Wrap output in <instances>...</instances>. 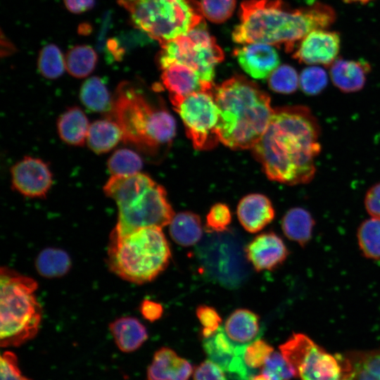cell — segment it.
<instances>
[{
    "label": "cell",
    "instance_id": "1",
    "mask_svg": "<svg viewBox=\"0 0 380 380\" xmlns=\"http://www.w3.org/2000/svg\"><path fill=\"white\" fill-rule=\"evenodd\" d=\"M320 128L303 106L274 109L270 122L253 147V154L272 181L295 185L310 182L321 151Z\"/></svg>",
    "mask_w": 380,
    "mask_h": 380
},
{
    "label": "cell",
    "instance_id": "2",
    "mask_svg": "<svg viewBox=\"0 0 380 380\" xmlns=\"http://www.w3.org/2000/svg\"><path fill=\"white\" fill-rule=\"evenodd\" d=\"M239 18L232 32L234 42L283 45L291 51L312 30L330 27L336 14L331 6L322 2L291 8L283 0H246L241 4Z\"/></svg>",
    "mask_w": 380,
    "mask_h": 380
},
{
    "label": "cell",
    "instance_id": "3",
    "mask_svg": "<svg viewBox=\"0 0 380 380\" xmlns=\"http://www.w3.org/2000/svg\"><path fill=\"white\" fill-rule=\"evenodd\" d=\"M213 94L220 111L219 141L232 149H253L274 113L269 95L241 75L225 80Z\"/></svg>",
    "mask_w": 380,
    "mask_h": 380
},
{
    "label": "cell",
    "instance_id": "4",
    "mask_svg": "<svg viewBox=\"0 0 380 380\" xmlns=\"http://www.w3.org/2000/svg\"><path fill=\"white\" fill-rule=\"evenodd\" d=\"M107 118L120 127L122 141L146 154H154L174 138L176 124L163 107L153 104L129 82L119 84Z\"/></svg>",
    "mask_w": 380,
    "mask_h": 380
},
{
    "label": "cell",
    "instance_id": "5",
    "mask_svg": "<svg viewBox=\"0 0 380 380\" xmlns=\"http://www.w3.org/2000/svg\"><path fill=\"white\" fill-rule=\"evenodd\" d=\"M103 191L118 209L111 235L121 236L144 227L163 228L175 216L165 190L147 175H111Z\"/></svg>",
    "mask_w": 380,
    "mask_h": 380
},
{
    "label": "cell",
    "instance_id": "6",
    "mask_svg": "<svg viewBox=\"0 0 380 380\" xmlns=\"http://www.w3.org/2000/svg\"><path fill=\"white\" fill-rule=\"evenodd\" d=\"M171 251L162 228L138 229L110 236L108 265L116 275L141 284L157 277L169 265Z\"/></svg>",
    "mask_w": 380,
    "mask_h": 380
},
{
    "label": "cell",
    "instance_id": "7",
    "mask_svg": "<svg viewBox=\"0 0 380 380\" xmlns=\"http://www.w3.org/2000/svg\"><path fill=\"white\" fill-rule=\"evenodd\" d=\"M37 282L7 267L0 275V343L19 346L34 338L42 319L35 291Z\"/></svg>",
    "mask_w": 380,
    "mask_h": 380
},
{
    "label": "cell",
    "instance_id": "8",
    "mask_svg": "<svg viewBox=\"0 0 380 380\" xmlns=\"http://www.w3.org/2000/svg\"><path fill=\"white\" fill-rule=\"evenodd\" d=\"M128 11L137 28L160 46L186 34L203 20L195 0H135Z\"/></svg>",
    "mask_w": 380,
    "mask_h": 380
},
{
    "label": "cell",
    "instance_id": "9",
    "mask_svg": "<svg viewBox=\"0 0 380 380\" xmlns=\"http://www.w3.org/2000/svg\"><path fill=\"white\" fill-rule=\"evenodd\" d=\"M196 255L207 277L229 288L240 286L248 277L245 248L232 232L214 233L197 247Z\"/></svg>",
    "mask_w": 380,
    "mask_h": 380
},
{
    "label": "cell",
    "instance_id": "10",
    "mask_svg": "<svg viewBox=\"0 0 380 380\" xmlns=\"http://www.w3.org/2000/svg\"><path fill=\"white\" fill-rule=\"evenodd\" d=\"M158 64L182 63L196 72L205 82L213 84L216 65L224 59L222 49L203 20L186 34L161 46Z\"/></svg>",
    "mask_w": 380,
    "mask_h": 380
},
{
    "label": "cell",
    "instance_id": "11",
    "mask_svg": "<svg viewBox=\"0 0 380 380\" xmlns=\"http://www.w3.org/2000/svg\"><path fill=\"white\" fill-rule=\"evenodd\" d=\"M279 350L300 380H341L351 372L348 358L329 353L303 334H293Z\"/></svg>",
    "mask_w": 380,
    "mask_h": 380
},
{
    "label": "cell",
    "instance_id": "12",
    "mask_svg": "<svg viewBox=\"0 0 380 380\" xmlns=\"http://www.w3.org/2000/svg\"><path fill=\"white\" fill-rule=\"evenodd\" d=\"M213 89L195 91L175 107L187 137L198 150L210 149L220 141L217 134L220 111Z\"/></svg>",
    "mask_w": 380,
    "mask_h": 380
},
{
    "label": "cell",
    "instance_id": "13",
    "mask_svg": "<svg viewBox=\"0 0 380 380\" xmlns=\"http://www.w3.org/2000/svg\"><path fill=\"white\" fill-rule=\"evenodd\" d=\"M340 34L335 31L317 29L308 33L296 46L293 57L309 65L331 66L337 59Z\"/></svg>",
    "mask_w": 380,
    "mask_h": 380
},
{
    "label": "cell",
    "instance_id": "14",
    "mask_svg": "<svg viewBox=\"0 0 380 380\" xmlns=\"http://www.w3.org/2000/svg\"><path fill=\"white\" fill-rule=\"evenodd\" d=\"M12 187L30 198L45 197L52 184L48 165L39 158L25 156L11 169Z\"/></svg>",
    "mask_w": 380,
    "mask_h": 380
},
{
    "label": "cell",
    "instance_id": "15",
    "mask_svg": "<svg viewBox=\"0 0 380 380\" xmlns=\"http://www.w3.org/2000/svg\"><path fill=\"white\" fill-rule=\"evenodd\" d=\"M158 65L163 85L168 91L174 108L195 91L214 89L213 84L203 82L195 70L182 63L169 61Z\"/></svg>",
    "mask_w": 380,
    "mask_h": 380
},
{
    "label": "cell",
    "instance_id": "16",
    "mask_svg": "<svg viewBox=\"0 0 380 380\" xmlns=\"http://www.w3.org/2000/svg\"><path fill=\"white\" fill-rule=\"evenodd\" d=\"M247 345H237L232 341L220 327L211 336L203 338V347L208 359L218 365L224 372L239 377L247 375L243 355Z\"/></svg>",
    "mask_w": 380,
    "mask_h": 380
},
{
    "label": "cell",
    "instance_id": "17",
    "mask_svg": "<svg viewBox=\"0 0 380 380\" xmlns=\"http://www.w3.org/2000/svg\"><path fill=\"white\" fill-rule=\"evenodd\" d=\"M245 252L247 260L258 272L274 270L288 255L284 241L274 232L256 236L245 248Z\"/></svg>",
    "mask_w": 380,
    "mask_h": 380
},
{
    "label": "cell",
    "instance_id": "18",
    "mask_svg": "<svg viewBox=\"0 0 380 380\" xmlns=\"http://www.w3.org/2000/svg\"><path fill=\"white\" fill-rule=\"evenodd\" d=\"M234 50L239 64L251 77L262 80L268 77L279 66V57L272 45L252 43Z\"/></svg>",
    "mask_w": 380,
    "mask_h": 380
},
{
    "label": "cell",
    "instance_id": "19",
    "mask_svg": "<svg viewBox=\"0 0 380 380\" xmlns=\"http://www.w3.org/2000/svg\"><path fill=\"white\" fill-rule=\"evenodd\" d=\"M191 363L171 348L157 350L147 368V380H189L193 373Z\"/></svg>",
    "mask_w": 380,
    "mask_h": 380
},
{
    "label": "cell",
    "instance_id": "20",
    "mask_svg": "<svg viewBox=\"0 0 380 380\" xmlns=\"http://www.w3.org/2000/svg\"><path fill=\"white\" fill-rule=\"evenodd\" d=\"M238 219L248 232L262 230L274 217V210L270 200L260 194H251L243 197L237 205Z\"/></svg>",
    "mask_w": 380,
    "mask_h": 380
},
{
    "label": "cell",
    "instance_id": "21",
    "mask_svg": "<svg viewBox=\"0 0 380 380\" xmlns=\"http://www.w3.org/2000/svg\"><path fill=\"white\" fill-rule=\"evenodd\" d=\"M370 70L371 66L366 61L337 58L331 64L329 74L338 89L350 93L362 89Z\"/></svg>",
    "mask_w": 380,
    "mask_h": 380
},
{
    "label": "cell",
    "instance_id": "22",
    "mask_svg": "<svg viewBox=\"0 0 380 380\" xmlns=\"http://www.w3.org/2000/svg\"><path fill=\"white\" fill-rule=\"evenodd\" d=\"M110 331L118 348L124 353L139 349L148 338L145 326L133 317H120L109 324Z\"/></svg>",
    "mask_w": 380,
    "mask_h": 380
},
{
    "label": "cell",
    "instance_id": "23",
    "mask_svg": "<svg viewBox=\"0 0 380 380\" xmlns=\"http://www.w3.org/2000/svg\"><path fill=\"white\" fill-rule=\"evenodd\" d=\"M224 331L234 343L248 345L259 334V317L250 310L237 309L227 319Z\"/></svg>",
    "mask_w": 380,
    "mask_h": 380
},
{
    "label": "cell",
    "instance_id": "24",
    "mask_svg": "<svg viewBox=\"0 0 380 380\" xmlns=\"http://www.w3.org/2000/svg\"><path fill=\"white\" fill-rule=\"evenodd\" d=\"M89 125L86 115L77 106L68 108L57 120V130L61 139L72 146L84 144Z\"/></svg>",
    "mask_w": 380,
    "mask_h": 380
},
{
    "label": "cell",
    "instance_id": "25",
    "mask_svg": "<svg viewBox=\"0 0 380 380\" xmlns=\"http://www.w3.org/2000/svg\"><path fill=\"white\" fill-rule=\"evenodd\" d=\"M122 132L119 125L107 118L90 124L86 141L92 151L102 154L112 150L120 141H122Z\"/></svg>",
    "mask_w": 380,
    "mask_h": 380
},
{
    "label": "cell",
    "instance_id": "26",
    "mask_svg": "<svg viewBox=\"0 0 380 380\" xmlns=\"http://www.w3.org/2000/svg\"><path fill=\"white\" fill-rule=\"evenodd\" d=\"M169 230L172 240L182 246L196 244L203 234L200 217L188 211L175 215L170 223Z\"/></svg>",
    "mask_w": 380,
    "mask_h": 380
},
{
    "label": "cell",
    "instance_id": "27",
    "mask_svg": "<svg viewBox=\"0 0 380 380\" xmlns=\"http://www.w3.org/2000/svg\"><path fill=\"white\" fill-rule=\"evenodd\" d=\"M314 224L310 213L301 208H291L281 220V228L286 236L302 246L310 241Z\"/></svg>",
    "mask_w": 380,
    "mask_h": 380
},
{
    "label": "cell",
    "instance_id": "28",
    "mask_svg": "<svg viewBox=\"0 0 380 380\" xmlns=\"http://www.w3.org/2000/svg\"><path fill=\"white\" fill-rule=\"evenodd\" d=\"M80 99L89 110L108 114L112 108L113 97L101 78L93 76L80 87Z\"/></svg>",
    "mask_w": 380,
    "mask_h": 380
},
{
    "label": "cell",
    "instance_id": "29",
    "mask_svg": "<svg viewBox=\"0 0 380 380\" xmlns=\"http://www.w3.org/2000/svg\"><path fill=\"white\" fill-rule=\"evenodd\" d=\"M65 61L66 70L70 75L75 78H84L94 71L98 56L91 46L77 45L68 50Z\"/></svg>",
    "mask_w": 380,
    "mask_h": 380
},
{
    "label": "cell",
    "instance_id": "30",
    "mask_svg": "<svg viewBox=\"0 0 380 380\" xmlns=\"http://www.w3.org/2000/svg\"><path fill=\"white\" fill-rule=\"evenodd\" d=\"M70 258L59 248H47L42 251L35 261L39 274L44 277L55 278L65 275L70 270Z\"/></svg>",
    "mask_w": 380,
    "mask_h": 380
},
{
    "label": "cell",
    "instance_id": "31",
    "mask_svg": "<svg viewBox=\"0 0 380 380\" xmlns=\"http://www.w3.org/2000/svg\"><path fill=\"white\" fill-rule=\"evenodd\" d=\"M353 380H380V352H360L348 357Z\"/></svg>",
    "mask_w": 380,
    "mask_h": 380
},
{
    "label": "cell",
    "instance_id": "32",
    "mask_svg": "<svg viewBox=\"0 0 380 380\" xmlns=\"http://www.w3.org/2000/svg\"><path fill=\"white\" fill-rule=\"evenodd\" d=\"M37 68L40 74L49 80L61 77L65 68V57L55 44L44 46L40 51L37 59Z\"/></svg>",
    "mask_w": 380,
    "mask_h": 380
},
{
    "label": "cell",
    "instance_id": "33",
    "mask_svg": "<svg viewBox=\"0 0 380 380\" xmlns=\"http://www.w3.org/2000/svg\"><path fill=\"white\" fill-rule=\"evenodd\" d=\"M358 243L365 257L380 259V219L364 221L357 232Z\"/></svg>",
    "mask_w": 380,
    "mask_h": 380
},
{
    "label": "cell",
    "instance_id": "34",
    "mask_svg": "<svg viewBox=\"0 0 380 380\" xmlns=\"http://www.w3.org/2000/svg\"><path fill=\"white\" fill-rule=\"evenodd\" d=\"M142 160L134 151L128 148L115 151L107 161V167L111 175L127 176L140 172Z\"/></svg>",
    "mask_w": 380,
    "mask_h": 380
},
{
    "label": "cell",
    "instance_id": "35",
    "mask_svg": "<svg viewBox=\"0 0 380 380\" xmlns=\"http://www.w3.org/2000/svg\"><path fill=\"white\" fill-rule=\"evenodd\" d=\"M268 85L277 93L291 94L299 85V76L293 67L284 64L278 66L268 77Z\"/></svg>",
    "mask_w": 380,
    "mask_h": 380
},
{
    "label": "cell",
    "instance_id": "36",
    "mask_svg": "<svg viewBox=\"0 0 380 380\" xmlns=\"http://www.w3.org/2000/svg\"><path fill=\"white\" fill-rule=\"evenodd\" d=\"M261 374L269 380H291L297 376L296 370L282 354L274 351L262 366Z\"/></svg>",
    "mask_w": 380,
    "mask_h": 380
},
{
    "label": "cell",
    "instance_id": "37",
    "mask_svg": "<svg viewBox=\"0 0 380 380\" xmlns=\"http://www.w3.org/2000/svg\"><path fill=\"white\" fill-rule=\"evenodd\" d=\"M199 6L203 17L213 23H222L233 15L236 0H200Z\"/></svg>",
    "mask_w": 380,
    "mask_h": 380
},
{
    "label": "cell",
    "instance_id": "38",
    "mask_svg": "<svg viewBox=\"0 0 380 380\" xmlns=\"http://www.w3.org/2000/svg\"><path fill=\"white\" fill-rule=\"evenodd\" d=\"M328 83L326 71L317 65H311L302 70L299 76V85L302 91L310 96L322 91Z\"/></svg>",
    "mask_w": 380,
    "mask_h": 380
},
{
    "label": "cell",
    "instance_id": "39",
    "mask_svg": "<svg viewBox=\"0 0 380 380\" xmlns=\"http://www.w3.org/2000/svg\"><path fill=\"white\" fill-rule=\"evenodd\" d=\"M273 352L271 345L262 339H257L246 346L243 355V362L251 369L262 367Z\"/></svg>",
    "mask_w": 380,
    "mask_h": 380
},
{
    "label": "cell",
    "instance_id": "40",
    "mask_svg": "<svg viewBox=\"0 0 380 380\" xmlns=\"http://www.w3.org/2000/svg\"><path fill=\"white\" fill-rule=\"evenodd\" d=\"M232 222L229 207L222 203L213 205L206 215L205 227L209 232L220 233L228 230Z\"/></svg>",
    "mask_w": 380,
    "mask_h": 380
},
{
    "label": "cell",
    "instance_id": "41",
    "mask_svg": "<svg viewBox=\"0 0 380 380\" xmlns=\"http://www.w3.org/2000/svg\"><path fill=\"white\" fill-rule=\"evenodd\" d=\"M196 316L203 327L201 331L203 338L214 334L220 327L222 318L213 308L201 305L196 309Z\"/></svg>",
    "mask_w": 380,
    "mask_h": 380
},
{
    "label": "cell",
    "instance_id": "42",
    "mask_svg": "<svg viewBox=\"0 0 380 380\" xmlns=\"http://www.w3.org/2000/svg\"><path fill=\"white\" fill-rule=\"evenodd\" d=\"M0 365L1 380H32L23 375L17 356L11 351L2 353Z\"/></svg>",
    "mask_w": 380,
    "mask_h": 380
},
{
    "label": "cell",
    "instance_id": "43",
    "mask_svg": "<svg viewBox=\"0 0 380 380\" xmlns=\"http://www.w3.org/2000/svg\"><path fill=\"white\" fill-rule=\"evenodd\" d=\"M193 380H227L224 371L210 359L201 362L193 372Z\"/></svg>",
    "mask_w": 380,
    "mask_h": 380
},
{
    "label": "cell",
    "instance_id": "44",
    "mask_svg": "<svg viewBox=\"0 0 380 380\" xmlns=\"http://www.w3.org/2000/svg\"><path fill=\"white\" fill-rule=\"evenodd\" d=\"M365 205L372 217L380 219V183L372 186L367 191Z\"/></svg>",
    "mask_w": 380,
    "mask_h": 380
},
{
    "label": "cell",
    "instance_id": "45",
    "mask_svg": "<svg viewBox=\"0 0 380 380\" xmlns=\"http://www.w3.org/2000/svg\"><path fill=\"white\" fill-rule=\"evenodd\" d=\"M140 312L145 319L153 322L161 317L163 308L158 303L146 299L141 304Z\"/></svg>",
    "mask_w": 380,
    "mask_h": 380
},
{
    "label": "cell",
    "instance_id": "46",
    "mask_svg": "<svg viewBox=\"0 0 380 380\" xmlns=\"http://www.w3.org/2000/svg\"><path fill=\"white\" fill-rule=\"evenodd\" d=\"M66 8L73 13H82L90 10L95 0H63Z\"/></svg>",
    "mask_w": 380,
    "mask_h": 380
},
{
    "label": "cell",
    "instance_id": "47",
    "mask_svg": "<svg viewBox=\"0 0 380 380\" xmlns=\"http://www.w3.org/2000/svg\"><path fill=\"white\" fill-rule=\"evenodd\" d=\"M135 1V0H118V3L120 6L124 7L127 11L129 10L132 4Z\"/></svg>",
    "mask_w": 380,
    "mask_h": 380
},
{
    "label": "cell",
    "instance_id": "48",
    "mask_svg": "<svg viewBox=\"0 0 380 380\" xmlns=\"http://www.w3.org/2000/svg\"><path fill=\"white\" fill-rule=\"evenodd\" d=\"M345 3L352 4V3H359V4H367L368 2L372 0H343Z\"/></svg>",
    "mask_w": 380,
    "mask_h": 380
},
{
    "label": "cell",
    "instance_id": "49",
    "mask_svg": "<svg viewBox=\"0 0 380 380\" xmlns=\"http://www.w3.org/2000/svg\"><path fill=\"white\" fill-rule=\"evenodd\" d=\"M84 27H82L81 26L79 28V32L80 33H82V34H86V33H89V30H90V26L89 25H83Z\"/></svg>",
    "mask_w": 380,
    "mask_h": 380
},
{
    "label": "cell",
    "instance_id": "50",
    "mask_svg": "<svg viewBox=\"0 0 380 380\" xmlns=\"http://www.w3.org/2000/svg\"><path fill=\"white\" fill-rule=\"evenodd\" d=\"M251 380H269L265 375L262 374L256 375L253 376Z\"/></svg>",
    "mask_w": 380,
    "mask_h": 380
},
{
    "label": "cell",
    "instance_id": "51",
    "mask_svg": "<svg viewBox=\"0 0 380 380\" xmlns=\"http://www.w3.org/2000/svg\"><path fill=\"white\" fill-rule=\"evenodd\" d=\"M341 380H353V373H352V369H351V372H349L348 374H347L346 375H345L342 379Z\"/></svg>",
    "mask_w": 380,
    "mask_h": 380
}]
</instances>
